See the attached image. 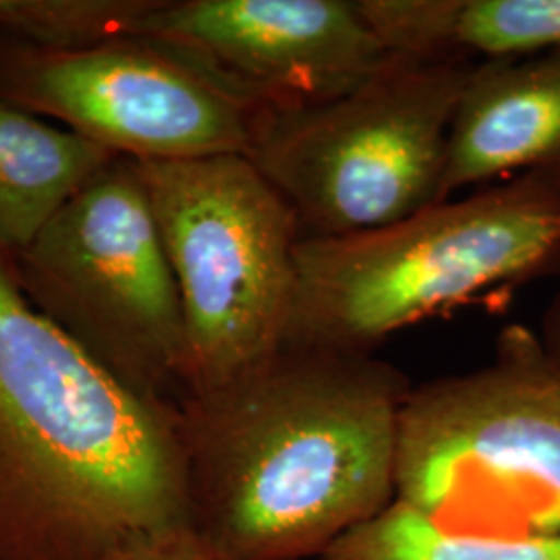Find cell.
<instances>
[{"instance_id": "6da1fadb", "label": "cell", "mask_w": 560, "mask_h": 560, "mask_svg": "<svg viewBox=\"0 0 560 560\" xmlns=\"http://www.w3.org/2000/svg\"><path fill=\"white\" fill-rule=\"evenodd\" d=\"M405 374L284 345L180 397L189 525L226 560L318 557L395 502Z\"/></svg>"}, {"instance_id": "7a4b0ae2", "label": "cell", "mask_w": 560, "mask_h": 560, "mask_svg": "<svg viewBox=\"0 0 560 560\" xmlns=\"http://www.w3.org/2000/svg\"><path fill=\"white\" fill-rule=\"evenodd\" d=\"M189 527L177 402L90 360L21 289L0 245V560H101Z\"/></svg>"}, {"instance_id": "3957f363", "label": "cell", "mask_w": 560, "mask_h": 560, "mask_svg": "<svg viewBox=\"0 0 560 560\" xmlns=\"http://www.w3.org/2000/svg\"><path fill=\"white\" fill-rule=\"evenodd\" d=\"M560 270V189L520 175L347 237L301 240L284 345L374 353L483 293Z\"/></svg>"}, {"instance_id": "277c9868", "label": "cell", "mask_w": 560, "mask_h": 560, "mask_svg": "<svg viewBox=\"0 0 560 560\" xmlns=\"http://www.w3.org/2000/svg\"><path fill=\"white\" fill-rule=\"evenodd\" d=\"M395 502L455 536L560 538V365L532 330L407 393Z\"/></svg>"}, {"instance_id": "5b68a950", "label": "cell", "mask_w": 560, "mask_h": 560, "mask_svg": "<svg viewBox=\"0 0 560 560\" xmlns=\"http://www.w3.org/2000/svg\"><path fill=\"white\" fill-rule=\"evenodd\" d=\"M474 67L388 55L335 101L256 110L247 159L295 212L301 240L358 235L446 201L451 127Z\"/></svg>"}, {"instance_id": "8992f818", "label": "cell", "mask_w": 560, "mask_h": 560, "mask_svg": "<svg viewBox=\"0 0 560 560\" xmlns=\"http://www.w3.org/2000/svg\"><path fill=\"white\" fill-rule=\"evenodd\" d=\"M140 173L179 293L187 395L284 347L300 222L245 154L140 162Z\"/></svg>"}, {"instance_id": "52a82bcc", "label": "cell", "mask_w": 560, "mask_h": 560, "mask_svg": "<svg viewBox=\"0 0 560 560\" xmlns=\"http://www.w3.org/2000/svg\"><path fill=\"white\" fill-rule=\"evenodd\" d=\"M13 256L32 305L115 381L179 402L185 324L141 180L117 156Z\"/></svg>"}, {"instance_id": "ba28073f", "label": "cell", "mask_w": 560, "mask_h": 560, "mask_svg": "<svg viewBox=\"0 0 560 560\" xmlns=\"http://www.w3.org/2000/svg\"><path fill=\"white\" fill-rule=\"evenodd\" d=\"M0 101L138 162L245 154L254 106L154 38L48 50L0 34Z\"/></svg>"}, {"instance_id": "9c48e42d", "label": "cell", "mask_w": 560, "mask_h": 560, "mask_svg": "<svg viewBox=\"0 0 560 560\" xmlns=\"http://www.w3.org/2000/svg\"><path fill=\"white\" fill-rule=\"evenodd\" d=\"M141 36L268 113L335 101L388 57L358 0H154Z\"/></svg>"}, {"instance_id": "30bf717a", "label": "cell", "mask_w": 560, "mask_h": 560, "mask_svg": "<svg viewBox=\"0 0 560 560\" xmlns=\"http://www.w3.org/2000/svg\"><path fill=\"white\" fill-rule=\"evenodd\" d=\"M520 175L560 189V50L476 65L457 106L444 198Z\"/></svg>"}, {"instance_id": "8fae6325", "label": "cell", "mask_w": 560, "mask_h": 560, "mask_svg": "<svg viewBox=\"0 0 560 560\" xmlns=\"http://www.w3.org/2000/svg\"><path fill=\"white\" fill-rule=\"evenodd\" d=\"M388 55L497 62L560 50V0H358Z\"/></svg>"}, {"instance_id": "7c38bea8", "label": "cell", "mask_w": 560, "mask_h": 560, "mask_svg": "<svg viewBox=\"0 0 560 560\" xmlns=\"http://www.w3.org/2000/svg\"><path fill=\"white\" fill-rule=\"evenodd\" d=\"M117 156L62 125L0 101V245L11 254L25 249Z\"/></svg>"}, {"instance_id": "4fadbf2b", "label": "cell", "mask_w": 560, "mask_h": 560, "mask_svg": "<svg viewBox=\"0 0 560 560\" xmlns=\"http://www.w3.org/2000/svg\"><path fill=\"white\" fill-rule=\"evenodd\" d=\"M320 560H560V538L455 536L393 502L332 544Z\"/></svg>"}, {"instance_id": "5bb4252c", "label": "cell", "mask_w": 560, "mask_h": 560, "mask_svg": "<svg viewBox=\"0 0 560 560\" xmlns=\"http://www.w3.org/2000/svg\"><path fill=\"white\" fill-rule=\"evenodd\" d=\"M154 0H0V34L48 50L141 38Z\"/></svg>"}, {"instance_id": "9a60e30c", "label": "cell", "mask_w": 560, "mask_h": 560, "mask_svg": "<svg viewBox=\"0 0 560 560\" xmlns=\"http://www.w3.org/2000/svg\"><path fill=\"white\" fill-rule=\"evenodd\" d=\"M101 560H226L214 552L191 527L141 534L120 544Z\"/></svg>"}, {"instance_id": "2e32d148", "label": "cell", "mask_w": 560, "mask_h": 560, "mask_svg": "<svg viewBox=\"0 0 560 560\" xmlns=\"http://www.w3.org/2000/svg\"><path fill=\"white\" fill-rule=\"evenodd\" d=\"M541 342H544L548 355L560 365V298L555 301V305L548 312L546 332H544Z\"/></svg>"}]
</instances>
